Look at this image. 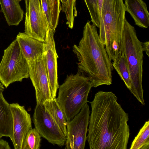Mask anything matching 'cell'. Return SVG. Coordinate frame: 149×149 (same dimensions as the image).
Instances as JSON below:
<instances>
[{
	"instance_id": "cell-1",
	"label": "cell",
	"mask_w": 149,
	"mask_h": 149,
	"mask_svg": "<svg viewBox=\"0 0 149 149\" xmlns=\"http://www.w3.org/2000/svg\"><path fill=\"white\" fill-rule=\"evenodd\" d=\"M111 91H100L90 102L87 136L90 149H126L130 129L128 114Z\"/></svg>"
},
{
	"instance_id": "cell-2",
	"label": "cell",
	"mask_w": 149,
	"mask_h": 149,
	"mask_svg": "<svg viewBox=\"0 0 149 149\" xmlns=\"http://www.w3.org/2000/svg\"><path fill=\"white\" fill-rule=\"evenodd\" d=\"M90 22L88 21L84 26L78 45L73 47L78 61V71L88 77L92 87L110 85L113 69L111 61L100 39L96 26Z\"/></svg>"
},
{
	"instance_id": "cell-10",
	"label": "cell",
	"mask_w": 149,
	"mask_h": 149,
	"mask_svg": "<svg viewBox=\"0 0 149 149\" xmlns=\"http://www.w3.org/2000/svg\"><path fill=\"white\" fill-rule=\"evenodd\" d=\"M28 62L29 77L35 89L37 104L43 105L46 101L53 99L51 94L43 55Z\"/></svg>"
},
{
	"instance_id": "cell-13",
	"label": "cell",
	"mask_w": 149,
	"mask_h": 149,
	"mask_svg": "<svg viewBox=\"0 0 149 149\" xmlns=\"http://www.w3.org/2000/svg\"><path fill=\"white\" fill-rule=\"evenodd\" d=\"M16 39L27 61L42 56L43 42L31 37L25 32H19Z\"/></svg>"
},
{
	"instance_id": "cell-25",
	"label": "cell",
	"mask_w": 149,
	"mask_h": 149,
	"mask_svg": "<svg viewBox=\"0 0 149 149\" xmlns=\"http://www.w3.org/2000/svg\"><path fill=\"white\" fill-rule=\"evenodd\" d=\"M149 42L146 41L142 43V47L143 51H144L148 57L149 56Z\"/></svg>"
},
{
	"instance_id": "cell-4",
	"label": "cell",
	"mask_w": 149,
	"mask_h": 149,
	"mask_svg": "<svg viewBox=\"0 0 149 149\" xmlns=\"http://www.w3.org/2000/svg\"><path fill=\"white\" fill-rule=\"evenodd\" d=\"M142 43L138 38L134 27L125 18L123 30L122 53L125 56L131 80V93L145 105L142 82L143 53Z\"/></svg>"
},
{
	"instance_id": "cell-6",
	"label": "cell",
	"mask_w": 149,
	"mask_h": 149,
	"mask_svg": "<svg viewBox=\"0 0 149 149\" xmlns=\"http://www.w3.org/2000/svg\"><path fill=\"white\" fill-rule=\"evenodd\" d=\"M29 77L28 62L16 39L4 50L0 63V81L6 88L13 82Z\"/></svg>"
},
{
	"instance_id": "cell-3",
	"label": "cell",
	"mask_w": 149,
	"mask_h": 149,
	"mask_svg": "<svg viewBox=\"0 0 149 149\" xmlns=\"http://www.w3.org/2000/svg\"><path fill=\"white\" fill-rule=\"evenodd\" d=\"M125 12L123 0H103L99 36L110 60L113 62L117 61L122 54Z\"/></svg>"
},
{
	"instance_id": "cell-14",
	"label": "cell",
	"mask_w": 149,
	"mask_h": 149,
	"mask_svg": "<svg viewBox=\"0 0 149 149\" xmlns=\"http://www.w3.org/2000/svg\"><path fill=\"white\" fill-rule=\"evenodd\" d=\"M126 11L133 19L135 24L143 28L149 26V13L146 3L143 0H125Z\"/></svg>"
},
{
	"instance_id": "cell-8",
	"label": "cell",
	"mask_w": 149,
	"mask_h": 149,
	"mask_svg": "<svg viewBox=\"0 0 149 149\" xmlns=\"http://www.w3.org/2000/svg\"><path fill=\"white\" fill-rule=\"evenodd\" d=\"M32 120L41 137L53 145L62 147L65 144L66 137L43 105L36 104Z\"/></svg>"
},
{
	"instance_id": "cell-26",
	"label": "cell",
	"mask_w": 149,
	"mask_h": 149,
	"mask_svg": "<svg viewBox=\"0 0 149 149\" xmlns=\"http://www.w3.org/2000/svg\"><path fill=\"white\" fill-rule=\"evenodd\" d=\"M62 3L61 10L63 12L65 9L68 0H60Z\"/></svg>"
},
{
	"instance_id": "cell-17",
	"label": "cell",
	"mask_w": 149,
	"mask_h": 149,
	"mask_svg": "<svg viewBox=\"0 0 149 149\" xmlns=\"http://www.w3.org/2000/svg\"><path fill=\"white\" fill-rule=\"evenodd\" d=\"M43 106L66 137L67 121L56 99L46 101L44 103Z\"/></svg>"
},
{
	"instance_id": "cell-20",
	"label": "cell",
	"mask_w": 149,
	"mask_h": 149,
	"mask_svg": "<svg viewBox=\"0 0 149 149\" xmlns=\"http://www.w3.org/2000/svg\"><path fill=\"white\" fill-rule=\"evenodd\" d=\"M41 136L36 128H32L27 134L22 149H39Z\"/></svg>"
},
{
	"instance_id": "cell-22",
	"label": "cell",
	"mask_w": 149,
	"mask_h": 149,
	"mask_svg": "<svg viewBox=\"0 0 149 149\" xmlns=\"http://www.w3.org/2000/svg\"><path fill=\"white\" fill-rule=\"evenodd\" d=\"M50 7L52 29L55 30L58 25L61 10L60 0H49Z\"/></svg>"
},
{
	"instance_id": "cell-5",
	"label": "cell",
	"mask_w": 149,
	"mask_h": 149,
	"mask_svg": "<svg viewBox=\"0 0 149 149\" xmlns=\"http://www.w3.org/2000/svg\"><path fill=\"white\" fill-rule=\"evenodd\" d=\"M92 87L88 77L78 71L76 74L67 75L64 83L59 86L56 99L67 122L72 120L87 103Z\"/></svg>"
},
{
	"instance_id": "cell-18",
	"label": "cell",
	"mask_w": 149,
	"mask_h": 149,
	"mask_svg": "<svg viewBox=\"0 0 149 149\" xmlns=\"http://www.w3.org/2000/svg\"><path fill=\"white\" fill-rule=\"evenodd\" d=\"M112 63L113 68L130 90L131 87V78L124 54L122 53L119 58L117 61L112 62Z\"/></svg>"
},
{
	"instance_id": "cell-27",
	"label": "cell",
	"mask_w": 149,
	"mask_h": 149,
	"mask_svg": "<svg viewBox=\"0 0 149 149\" xmlns=\"http://www.w3.org/2000/svg\"><path fill=\"white\" fill-rule=\"evenodd\" d=\"M4 88L3 84L0 83V90H4Z\"/></svg>"
},
{
	"instance_id": "cell-28",
	"label": "cell",
	"mask_w": 149,
	"mask_h": 149,
	"mask_svg": "<svg viewBox=\"0 0 149 149\" xmlns=\"http://www.w3.org/2000/svg\"><path fill=\"white\" fill-rule=\"evenodd\" d=\"M25 4L26 7H27L29 3V0H24Z\"/></svg>"
},
{
	"instance_id": "cell-21",
	"label": "cell",
	"mask_w": 149,
	"mask_h": 149,
	"mask_svg": "<svg viewBox=\"0 0 149 149\" xmlns=\"http://www.w3.org/2000/svg\"><path fill=\"white\" fill-rule=\"evenodd\" d=\"M89 12L92 24L98 28L100 17L98 12V0H84Z\"/></svg>"
},
{
	"instance_id": "cell-12",
	"label": "cell",
	"mask_w": 149,
	"mask_h": 149,
	"mask_svg": "<svg viewBox=\"0 0 149 149\" xmlns=\"http://www.w3.org/2000/svg\"><path fill=\"white\" fill-rule=\"evenodd\" d=\"M13 123V140L12 141L15 149H22L25 137L32 129L30 115L24 106L18 103L10 104Z\"/></svg>"
},
{
	"instance_id": "cell-11",
	"label": "cell",
	"mask_w": 149,
	"mask_h": 149,
	"mask_svg": "<svg viewBox=\"0 0 149 149\" xmlns=\"http://www.w3.org/2000/svg\"><path fill=\"white\" fill-rule=\"evenodd\" d=\"M55 31L49 29L44 42L43 57L46 72L53 99H56L57 90L59 86L58 82L57 59L54 35Z\"/></svg>"
},
{
	"instance_id": "cell-29",
	"label": "cell",
	"mask_w": 149,
	"mask_h": 149,
	"mask_svg": "<svg viewBox=\"0 0 149 149\" xmlns=\"http://www.w3.org/2000/svg\"><path fill=\"white\" fill-rule=\"evenodd\" d=\"M22 0H20V1H21Z\"/></svg>"
},
{
	"instance_id": "cell-15",
	"label": "cell",
	"mask_w": 149,
	"mask_h": 149,
	"mask_svg": "<svg viewBox=\"0 0 149 149\" xmlns=\"http://www.w3.org/2000/svg\"><path fill=\"white\" fill-rule=\"evenodd\" d=\"M4 90H0V138L8 137L13 140V123L10 104L3 95Z\"/></svg>"
},
{
	"instance_id": "cell-9",
	"label": "cell",
	"mask_w": 149,
	"mask_h": 149,
	"mask_svg": "<svg viewBox=\"0 0 149 149\" xmlns=\"http://www.w3.org/2000/svg\"><path fill=\"white\" fill-rule=\"evenodd\" d=\"M25 33L29 36L44 42L49 29L40 0H29L26 7Z\"/></svg>"
},
{
	"instance_id": "cell-24",
	"label": "cell",
	"mask_w": 149,
	"mask_h": 149,
	"mask_svg": "<svg viewBox=\"0 0 149 149\" xmlns=\"http://www.w3.org/2000/svg\"><path fill=\"white\" fill-rule=\"evenodd\" d=\"M8 142L3 139H0V149H10Z\"/></svg>"
},
{
	"instance_id": "cell-7",
	"label": "cell",
	"mask_w": 149,
	"mask_h": 149,
	"mask_svg": "<svg viewBox=\"0 0 149 149\" xmlns=\"http://www.w3.org/2000/svg\"><path fill=\"white\" fill-rule=\"evenodd\" d=\"M90 111L87 103L66 125V149H84L87 140Z\"/></svg>"
},
{
	"instance_id": "cell-16",
	"label": "cell",
	"mask_w": 149,
	"mask_h": 149,
	"mask_svg": "<svg viewBox=\"0 0 149 149\" xmlns=\"http://www.w3.org/2000/svg\"><path fill=\"white\" fill-rule=\"evenodd\" d=\"M20 0H0L1 11L9 26L18 25L22 20L24 12Z\"/></svg>"
},
{
	"instance_id": "cell-19",
	"label": "cell",
	"mask_w": 149,
	"mask_h": 149,
	"mask_svg": "<svg viewBox=\"0 0 149 149\" xmlns=\"http://www.w3.org/2000/svg\"><path fill=\"white\" fill-rule=\"evenodd\" d=\"M149 149V121L145 123L132 141L130 149Z\"/></svg>"
},
{
	"instance_id": "cell-23",
	"label": "cell",
	"mask_w": 149,
	"mask_h": 149,
	"mask_svg": "<svg viewBox=\"0 0 149 149\" xmlns=\"http://www.w3.org/2000/svg\"><path fill=\"white\" fill-rule=\"evenodd\" d=\"M40 2L46 18L49 29H52L51 11L49 0H40Z\"/></svg>"
}]
</instances>
